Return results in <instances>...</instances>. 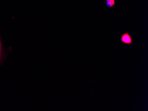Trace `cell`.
<instances>
[{
  "instance_id": "1",
  "label": "cell",
  "mask_w": 148,
  "mask_h": 111,
  "mask_svg": "<svg viewBox=\"0 0 148 111\" xmlns=\"http://www.w3.org/2000/svg\"><path fill=\"white\" fill-rule=\"evenodd\" d=\"M121 41L125 44H130L133 43L132 38L129 34L125 33L122 35L121 38Z\"/></svg>"
},
{
  "instance_id": "2",
  "label": "cell",
  "mask_w": 148,
  "mask_h": 111,
  "mask_svg": "<svg viewBox=\"0 0 148 111\" xmlns=\"http://www.w3.org/2000/svg\"><path fill=\"white\" fill-rule=\"evenodd\" d=\"M106 3L109 7L111 8L115 5V2L114 0H106Z\"/></svg>"
},
{
  "instance_id": "3",
  "label": "cell",
  "mask_w": 148,
  "mask_h": 111,
  "mask_svg": "<svg viewBox=\"0 0 148 111\" xmlns=\"http://www.w3.org/2000/svg\"><path fill=\"white\" fill-rule=\"evenodd\" d=\"M1 43H0V51H1Z\"/></svg>"
}]
</instances>
